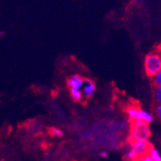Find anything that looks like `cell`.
I'll list each match as a JSON object with an SVG mask.
<instances>
[{
  "instance_id": "obj_14",
  "label": "cell",
  "mask_w": 161,
  "mask_h": 161,
  "mask_svg": "<svg viewBox=\"0 0 161 161\" xmlns=\"http://www.w3.org/2000/svg\"><path fill=\"white\" fill-rule=\"evenodd\" d=\"M155 115L159 120H161V104H159L155 108Z\"/></svg>"
},
{
  "instance_id": "obj_8",
  "label": "cell",
  "mask_w": 161,
  "mask_h": 161,
  "mask_svg": "<svg viewBox=\"0 0 161 161\" xmlns=\"http://www.w3.org/2000/svg\"><path fill=\"white\" fill-rule=\"evenodd\" d=\"M124 158H125L126 160L127 161H133L135 160V159H138V158H140V157H138L136 151H134L131 147H130V148L126 151L125 154H124Z\"/></svg>"
},
{
  "instance_id": "obj_16",
  "label": "cell",
  "mask_w": 161,
  "mask_h": 161,
  "mask_svg": "<svg viewBox=\"0 0 161 161\" xmlns=\"http://www.w3.org/2000/svg\"><path fill=\"white\" fill-rule=\"evenodd\" d=\"M139 159H140V161H153L152 159H151V157L149 156L148 155H144V156L140 157Z\"/></svg>"
},
{
  "instance_id": "obj_6",
  "label": "cell",
  "mask_w": 161,
  "mask_h": 161,
  "mask_svg": "<svg viewBox=\"0 0 161 161\" xmlns=\"http://www.w3.org/2000/svg\"><path fill=\"white\" fill-rule=\"evenodd\" d=\"M136 120L142 121V122H144V123L149 124V123H151L154 120V116H153L151 113L144 110V109H142V108H139Z\"/></svg>"
},
{
  "instance_id": "obj_10",
  "label": "cell",
  "mask_w": 161,
  "mask_h": 161,
  "mask_svg": "<svg viewBox=\"0 0 161 161\" xmlns=\"http://www.w3.org/2000/svg\"><path fill=\"white\" fill-rule=\"evenodd\" d=\"M70 94L72 98L75 101H80L82 100L83 95L81 90H71Z\"/></svg>"
},
{
  "instance_id": "obj_2",
  "label": "cell",
  "mask_w": 161,
  "mask_h": 161,
  "mask_svg": "<svg viewBox=\"0 0 161 161\" xmlns=\"http://www.w3.org/2000/svg\"><path fill=\"white\" fill-rule=\"evenodd\" d=\"M144 65L146 75L152 78L161 70V58L157 51L146 56Z\"/></svg>"
},
{
  "instance_id": "obj_7",
  "label": "cell",
  "mask_w": 161,
  "mask_h": 161,
  "mask_svg": "<svg viewBox=\"0 0 161 161\" xmlns=\"http://www.w3.org/2000/svg\"><path fill=\"white\" fill-rule=\"evenodd\" d=\"M138 110H139V108H137L135 106H129L127 108V114L131 122L136 120V119H137Z\"/></svg>"
},
{
  "instance_id": "obj_5",
  "label": "cell",
  "mask_w": 161,
  "mask_h": 161,
  "mask_svg": "<svg viewBox=\"0 0 161 161\" xmlns=\"http://www.w3.org/2000/svg\"><path fill=\"white\" fill-rule=\"evenodd\" d=\"M81 91H82V95L84 97H91L96 91V84L93 80H90V79H85Z\"/></svg>"
},
{
  "instance_id": "obj_1",
  "label": "cell",
  "mask_w": 161,
  "mask_h": 161,
  "mask_svg": "<svg viewBox=\"0 0 161 161\" xmlns=\"http://www.w3.org/2000/svg\"><path fill=\"white\" fill-rule=\"evenodd\" d=\"M151 136L149 124L142 121L135 120L131 123L130 141H148Z\"/></svg>"
},
{
  "instance_id": "obj_18",
  "label": "cell",
  "mask_w": 161,
  "mask_h": 161,
  "mask_svg": "<svg viewBox=\"0 0 161 161\" xmlns=\"http://www.w3.org/2000/svg\"><path fill=\"white\" fill-rule=\"evenodd\" d=\"M3 34H4L3 32V31H0V37H2V36H3Z\"/></svg>"
},
{
  "instance_id": "obj_13",
  "label": "cell",
  "mask_w": 161,
  "mask_h": 161,
  "mask_svg": "<svg viewBox=\"0 0 161 161\" xmlns=\"http://www.w3.org/2000/svg\"><path fill=\"white\" fill-rule=\"evenodd\" d=\"M50 132L52 135L56 136H64V131H61L57 127H52L50 129Z\"/></svg>"
},
{
  "instance_id": "obj_17",
  "label": "cell",
  "mask_w": 161,
  "mask_h": 161,
  "mask_svg": "<svg viewBox=\"0 0 161 161\" xmlns=\"http://www.w3.org/2000/svg\"><path fill=\"white\" fill-rule=\"evenodd\" d=\"M157 52H158V53H159V56H160V58H161V46L159 47V49H158V50H157Z\"/></svg>"
},
{
  "instance_id": "obj_3",
  "label": "cell",
  "mask_w": 161,
  "mask_h": 161,
  "mask_svg": "<svg viewBox=\"0 0 161 161\" xmlns=\"http://www.w3.org/2000/svg\"><path fill=\"white\" fill-rule=\"evenodd\" d=\"M130 145H131L130 147L136 151L138 157L148 155L149 151L151 147L148 141H133V142H130Z\"/></svg>"
},
{
  "instance_id": "obj_12",
  "label": "cell",
  "mask_w": 161,
  "mask_h": 161,
  "mask_svg": "<svg viewBox=\"0 0 161 161\" xmlns=\"http://www.w3.org/2000/svg\"><path fill=\"white\" fill-rule=\"evenodd\" d=\"M153 82L155 86H161V70L153 77Z\"/></svg>"
},
{
  "instance_id": "obj_15",
  "label": "cell",
  "mask_w": 161,
  "mask_h": 161,
  "mask_svg": "<svg viewBox=\"0 0 161 161\" xmlns=\"http://www.w3.org/2000/svg\"><path fill=\"white\" fill-rule=\"evenodd\" d=\"M98 155H99V157H100V158H104V159H106V158H108V152L105 151H100V152L98 153Z\"/></svg>"
},
{
  "instance_id": "obj_4",
  "label": "cell",
  "mask_w": 161,
  "mask_h": 161,
  "mask_svg": "<svg viewBox=\"0 0 161 161\" xmlns=\"http://www.w3.org/2000/svg\"><path fill=\"white\" fill-rule=\"evenodd\" d=\"M84 81H85V79H83L80 76L73 75L68 79L67 84L69 87V91H71V90H80V88H82L83 85H84Z\"/></svg>"
},
{
  "instance_id": "obj_11",
  "label": "cell",
  "mask_w": 161,
  "mask_h": 161,
  "mask_svg": "<svg viewBox=\"0 0 161 161\" xmlns=\"http://www.w3.org/2000/svg\"><path fill=\"white\" fill-rule=\"evenodd\" d=\"M154 99L157 104H161V86H155L154 90Z\"/></svg>"
},
{
  "instance_id": "obj_9",
  "label": "cell",
  "mask_w": 161,
  "mask_h": 161,
  "mask_svg": "<svg viewBox=\"0 0 161 161\" xmlns=\"http://www.w3.org/2000/svg\"><path fill=\"white\" fill-rule=\"evenodd\" d=\"M148 155L151 158L153 161H161V155L157 149L151 146L148 152Z\"/></svg>"
}]
</instances>
